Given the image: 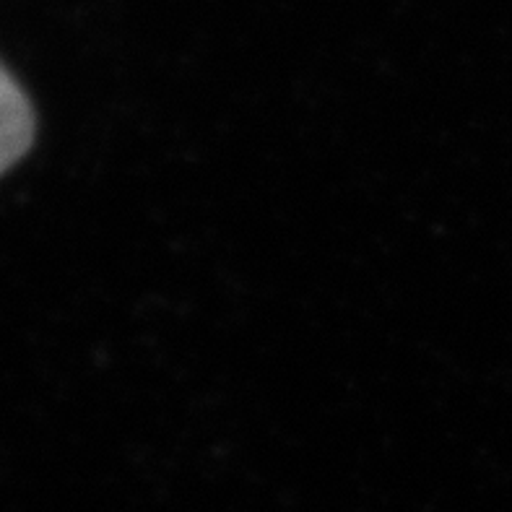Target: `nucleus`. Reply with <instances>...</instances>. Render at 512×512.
Masks as SVG:
<instances>
[{
  "mask_svg": "<svg viewBox=\"0 0 512 512\" xmlns=\"http://www.w3.org/2000/svg\"><path fill=\"white\" fill-rule=\"evenodd\" d=\"M34 141V110L19 81L0 63V175L19 162Z\"/></svg>",
  "mask_w": 512,
  "mask_h": 512,
  "instance_id": "nucleus-1",
  "label": "nucleus"
}]
</instances>
